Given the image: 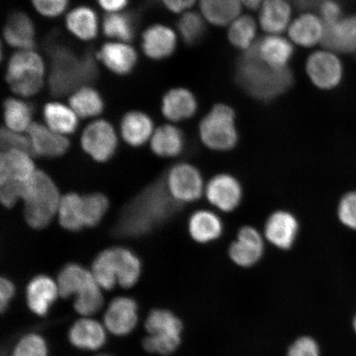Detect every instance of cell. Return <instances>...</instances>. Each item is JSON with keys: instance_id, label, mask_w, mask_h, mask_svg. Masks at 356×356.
Wrapping results in <instances>:
<instances>
[{"instance_id": "cell-1", "label": "cell", "mask_w": 356, "mask_h": 356, "mask_svg": "<svg viewBox=\"0 0 356 356\" xmlns=\"http://www.w3.org/2000/svg\"><path fill=\"white\" fill-rule=\"evenodd\" d=\"M181 206L169 193L165 177H160L124 207L113 234L120 238L143 237L170 220Z\"/></svg>"}, {"instance_id": "cell-2", "label": "cell", "mask_w": 356, "mask_h": 356, "mask_svg": "<svg viewBox=\"0 0 356 356\" xmlns=\"http://www.w3.org/2000/svg\"><path fill=\"white\" fill-rule=\"evenodd\" d=\"M237 80L249 95L258 100L270 101L286 92L293 78L286 67L277 69L267 65L261 59L256 42L238 60Z\"/></svg>"}, {"instance_id": "cell-3", "label": "cell", "mask_w": 356, "mask_h": 356, "mask_svg": "<svg viewBox=\"0 0 356 356\" xmlns=\"http://www.w3.org/2000/svg\"><path fill=\"white\" fill-rule=\"evenodd\" d=\"M51 69L49 75V89L52 96L63 97L92 83L99 70L90 54L78 57L70 48L52 46L49 51Z\"/></svg>"}, {"instance_id": "cell-4", "label": "cell", "mask_w": 356, "mask_h": 356, "mask_svg": "<svg viewBox=\"0 0 356 356\" xmlns=\"http://www.w3.org/2000/svg\"><path fill=\"white\" fill-rule=\"evenodd\" d=\"M22 200L26 224L34 229H42L51 224L59 211L61 197L51 177L37 170L26 182Z\"/></svg>"}, {"instance_id": "cell-5", "label": "cell", "mask_w": 356, "mask_h": 356, "mask_svg": "<svg viewBox=\"0 0 356 356\" xmlns=\"http://www.w3.org/2000/svg\"><path fill=\"white\" fill-rule=\"evenodd\" d=\"M44 77L42 58L33 50L20 51L8 61L6 81L16 95L33 97L41 90Z\"/></svg>"}, {"instance_id": "cell-6", "label": "cell", "mask_w": 356, "mask_h": 356, "mask_svg": "<svg viewBox=\"0 0 356 356\" xmlns=\"http://www.w3.org/2000/svg\"><path fill=\"white\" fill-rule=\"evenodd\" d=\"M234 111L228 105L213 106L199 126L200 140L207 148L215 151H229L238 140Z\"/></svg>"}, {"instance_id": "cell-7", "label": "cell", "mask_w": 356, "mask_h": 356, "mask_svg": "<svg viewBox=\"0 0 356 356\" xmlns=\"http://www.w3.org/2000/svg\"><path fill=\"white\" fill-rule=\"evenodd\" d=\"M145 327L151 335L143 344L149 353L170 355L181 344L182 323L171 312L156 309L151 312Z\"/></svg>"}, {"instance_id": "cell-8", "label": "cell", "mask_w": 356, "mask_h": 356, "mask_svg": "<svg viewBox=\"0 0 356 356\" xmlns=\"http://www.w3.org/2000/svg\"><path fill=\"white\" fill-rule=\"evenodd\" d=\"M169 193L181 204L197 202L204 193L203 177L197 168L186 163H177L165 175Z\"/></svg>"}, {"instance_id": "cell-9", "label": "cell", "mask_w": 356, "mask_h": 356, "mask_svg": "<svg viewBox=\"0 0 356 356\" xmlns=\"http://www.w3.org/2000/svg\"><path fill=\"white\" fill-rule=\"evenodd\" d=\"M81 145L92 159L105 163L113 157L118 148V136L114 128L105 120H97L84 129Z\"/></svg>"}, {"instance_id": "cell-10", "label": "cell", "mask_w": 356, "mask_h": 356, "mask_svg": "<svg viewBox=\"0 0 356 356\" xmlns=\"http://www.w3.org/2000/svg\"><path fill=\"white\" fill-rule=\"evenodd\" d=\"M204 194L208 202L218 210L232 212L242 202L243 188L237 178L228 173H220L207 182Z\"/></svg>"}, {"instance_id": "cell-11", "label": "cell", "mask_w": 356, "mask_h": 356, "mask_svg": "<svg viewBox=\"0 0 356 356\" xmlns=\"http://www.w3.org/2000/svg\"><path fill=\"white\" fill-rule=\"evenodd\" d=\"M264 251V240L259 231L252 226H244L238 230L237 239L231 243L229 255L234 264L248 268L261 259Z\"/></svg>"}, {"instance_id": "cell-12", "label": "cell", "mask_w": 356, "mask_h": 356, "mask_svg": "<svg viewBox=\"0 0 356 356\" xmlns=\"http://www.w3.org/2000/svg\"><path fill=\"white\" fill-rule=\"evenodd\" d=\"M300 224L292 213L286 211H275L266 220L265 237L273 246L282 250H289L296 241Z\"/></svg>"}, {"instance_id": "cell-13", "label": "cell", "mask_w": 356, "mask_h": 356, "mask_svg": "<svg viewBox=\"0 0 356 356\" xmlns=\"http://www.w3.org/2000/svg\"><path fill=\"white\" fill-rule=\"evenodd\" d=\"M26 133L32 145L33 154L39 157H60L70 149V142L65 136L41 123L33 122Z\"/></svg>"}, {"instance_id": "cell-14", "label": "cell", "mask_w": 356, "mask_h": 356, "mask_svg": "<svg viewBox=\"0 0 356 356\" xmlns=\"http://www.w3.org/2000/svg\"><path fill=\"white\" fill-rule=\"evenodd\" d=\"M307 71L312 82L322 89L336 87L342 77L341 61L330 52H315L309 57Z\"/></svg>"}, {"instance_id": "cell-15", "label": "cell", "mask_w": 356, "mask_h": 356, "mask_svg": "<svg viewBox=\"0 0 356 356\" xmlns=\"http://www.w3.org/2000/svg\"><path fill=\"white\" fill-rule=\"evenodd\" d=\"M32 154L21 150L2 151L0 154V184L7 180L26 182L37 172Z\"/></svg>"}, {"instance_id": "cell-16", "label": "cell", "mask_w": 356, "mask_h": 356, "mask_svg": "<svg viewBox=\"0 0 356 356\" xmlns=\"http://www.w3.org/2000/svg\"><path fill=\"white\" fill-rule=\"evenodd\" d=\"M137 305L130 298H118L111 302L105 315L106 327L118 336L131 332L137 323Z\"/></svg>"}, {"instance_id": "cell-17", "label": "cell", "mask_w": 356, "mask_h": 356, "mask_svg": "<svg viewBox=\"0 0 356 356\" xmlns=\"http://www.w3.org/2000/svg\"><path fill=\"white\" fill-rule=\"evenodd\" d=\"M176 47V35L166 26H151L143 33L142 48L145 54L150 59H164L175 52Z\"/></svg>"}, {"instance_id": "cell-18", "label": "cell", "mask_w": 356, "mask_h": 356, "mask_svg": "<svg viewBox=\"0 0 356 356\" xmlns=\"http://www.w3.org/2000/svg\"><path fill=\"white\" fill-rule=\"evenodd\" d=\"M197 106L193 92L186 88H173L163 97L162 113L169 121L181 122L193 117Z\"/></svg>"}, {"instance_id": "cell-19", "label": "cell", "mask_w": 356, "mask_h": 356, "mask_svg": "<svg viewBox=\"0 0 356 356\" xmlns=\"http://www.w3.org/2000/svg\"><path fill=\"white\" fill-rule=\"evenodd\" d=\"M3 37L10 46L21 51L33 50L35 47L33 22L24 13H13L8 17Z\"/></svg>"}, {"instance_id": "cell-20", "label": "cell", "mask_w": 356, "mask_h": 356, "mask_svg": "<svg viewBox=\"0 0 356 356\" xmlns=\"http://www.w3.org/2000/svg\"><path fill=\"white\" fill-rule=\"evenodd\" d=\"M323 42L332 50L356 54V16L326 25Z\"/></svg>"}, {"instance_id": "cell-21", "label": "cell", "mask_w": 356, "mask_h": 356, "mask_svg": "<svg viewBox=\"0 0 356 356\" xmlns=\"http://www.w3.org/2000/svg\"><path fill=\"white\" fill-rule=\"evenodd\" d=\"M97 56L111 72L119 75L131 73L137 62L135 49L124 43H106Z\"/></svg>"}, {"instance_id": "cell-22", "label": "cell", "mask_w": 356, "mask_h": 356, "mask_svg": "<svg viewBox=\"0 0 356 356\" xmlns=\"http://www.w3.org/2000/svg\"><path fill=\"white\" fill-rule=\"evenodd\" d=\"M188 231L195 242L206 244L216 241L224 231V225L219 216L207 210H200L191 215Z\"/></svg>"}, {"instance_id": "cell-23", "label": "cell", "mask_w": 356, "mask_h": 356, "mask_svg": "<svg viewBox=\"0 0 356 356\" xmlns=\"http://www.w3.org/2000/svg\"><path fill=\"white\" fill-rule=\"evenodd\" d=\"M121 132L128 145L139 147L153 136L154 123L148 115L141 111H130L122 120Z\"/></svg>"}, {"instance_id": "cell-24", "label": "cell", "mask_w": 356, "mask_h": 356, "mask_svg": "<svg viewBox=\"0 0 356 356\" xmlns=\"http://www.w3.org/2000/svg\"><path fill=\"white\" fill-rule=\"evenodd\" d=\"M184 146V133L172 124L159 127L151 138V149L159 157H177L182 153Z\"/></svg>"}, {"instance_id": "cell-25", "label": "cell", "mask_w": 356, "mask_h": 356, "mask_svg": "<svg viewBox=\"0 0 356 356\" xmlns=\"http://www.w3.org/2000/svg\"><path fill=\"white\" fill-rule=\"evenodd\" d=\"M56 286L53 280L44 275H39L30 282L26 291V300L31 310L40 316L47 314L56 299Z\"/></svg>"}, {"instance_id": "cell-26", "label": "cell", "mask_w": 356, "mask_h": 356, "mask_svg": "<svg viewBox=\"0 0 356 356\" xmlns=\"http://www.w3.org/2000/svg\"><path fill=\"white\" fill-rule=\"evenodd\" d=\"M115 275L121 286L129 288L139 279L141 264L139 258L124 248H111Z\"/></svg>"}, {"instance_id": "cell-27", "label": "cell", "mask_w": 356, "mask_h": 356, "mask_svg": "<svg viewBox=\"0 0 356 356\" xmlns=\"http://www.w3.org/2000/svg\"><path fill=\"white\" fill-rule=\"evenodd\" d=\"M43 115L47 126L60 135H70L77 130V114L60 102H50L44 105Z\"/></svg>"}, {"instance_id": "cell-28", "label": "cell", "mask_w": 356, "mask_h": 356, "mask_svg": "<svg viewBox=\"0 0 356 356\" xmlns=\"http://www.w3.org/2000/svg\"><path fill=\"white\" fill-rule=\"evenodd\" d=\"M71 343L84 350H97L105 343L104 328L92 320L83 319L75 323L70 332Z\"/></svg>"}, {"instance_id": "cell-29", "label": "cell", "mask_w": 356, "mask_h": 356, "mask_svg": "<svg viewBox=\"0 0 356 356\" xmlns=\"http://www.w3.org/2000/svg\"><path fill=\"white\" fill-rule=\"evenodd\" d=\"M258 51L262 60L274 68H286L293 53L291 44L287 40L275 35L258 42Z\"/></svg>"}, {"instance_id": "cell-30", "label": "cell", "mask_w": 356, "mask_h": 356, "mask_svg": "<svg viewBox=\"0 0 356 356\" xmlns=\"http://www.w3.org/2000/svg\"><path fill=\"white\" fill-rule=\"evenodd\" d=\"M66 26L75 37L89 41L96 38L99 22L96 13L88 7L74 8L66 17Z\"/></svg>"}, {"instance_id": "cell-31", "label": "cell", "mask_w": 356, "mask_h": 356, "mask_svg": "<svg viewBox=\"0 0 356 356\" xmlns=\"http://www.w3.org/2000/svg\"><path fill=\"white\" fill-rule=\"evenodd\" d=\"M60 225L66 230L77 232L84 225L83 195L70 193L61 197L59 211Z\"/></svg>"}, {"instance_id": "cell-32", "label": "cell", "mask_w": 356, "mask_h": 356, "mask_svg": "<svg viewBox=\"0 0 356 356\" xmlns=\"http://www.w3.org/2000/svg\"><path fill=\"white\" fill-rule=\"evenodd\" d=\"M325 26L318 17L305 15L293 22L289 29V35L293 42L304 47L314 46L323 40Z\"/></svg>"}, {"instance_id": "cell-33", "label": "cell", "mask_w": 356, "mask_h": 356, "mask_svg": "<svg viewBox=\"0 0 356 356\" xmlns=\"http://www.w3.org/2000/svg\"><path fill=\"white\" fill-rule=\"evenodd\" d=\"M291 10L284 0H266L261 13L262 29L270 33H280L286 29Z\"/></svg>"}, {"instance_id": "cell-34", "label": "cell", "mask_w": 356, "mask_h": 356, "mask_svg": "<svg viewBox=\"0 0 356 356\" xmlns=\"http://www.w3.org/2000/svg\"><path fill=\"white\" fill-rule=\"evenodd\" d=\"M95 282V277L83 266L78 264L67 265L59 275L60 296L69 298L72 293L81 292Z\"/></svg>"}, {"instance_id": "cell-35", "label": "cell", "mask_w": 356, "mask_h": 356, "mask_svg": "<svg viewBox=\"0 0 356 356\" xmlns=\"http://www.w3.org/2000/svg\"><path fill=\"white\" fill-rule=\"evenodd\" d=\"M70 108L79 118H95L104 111V104L99 92L95 88L84 86L75 91L70 99Z\"/></svg>"}, {"instance_id": "cell-36", "label": "cell", "mask_w": 356, "mask_h": 356, "mask_svg": "<svg viewBox=\"0 0 356 356\" xmlns=\"http://www.w3.org/2000/svg\"><path fill=\"white\" fill-rule=\"evenodd\" d=\"M33 108L28 102L20 99H8L3 104V119L10 130L24 132L33 122Z\"/></svg>"}, {"instance_id": "cell-37", "label": "cell", "mask_w": 356, "mask_h": 356, "mask_svg": "<svg viewBox=\"0 0 356 356\" xmlns=\"http://www.w3.org/2000/svg\"><path fill=\"white\" fill-rule=\"evenodd\" d=\"M240 0H200V8L207 19L217 26L233 21L241 11Z\"/></svg>"}, {"instance_id": "cell-38", "label": "cell", "mask_w": 356, "mask_h": 356, "mask_svg": "<svg viewBox=\"0 0 356 356\" xmlns=\"http://www.w3.org/2000/svg\"><path fill=\"white\" fill-rule=\"evenodd\" d=\"M102 29L106 37L130 42L135 37V21L128 13H111L104 17Z\"/></svg>"}, {"instance_id": "cell-39", "label": "cell", "mask_w": 356, "mask_h": 356, "mask_svg": "<svg viewBox=\"0 0 356 356\" xmlns=\"http://www.w3.org/2000/svg\"><path fill=\"white\" fill-rule=\"evenodd\" d=\"M109 207V200L105 195L95 193L83 195L84 225L97 226L104 219Z\"/></svg>"}, {"instance_id": "cell-40", "label": "cell", "mask_w": 356, "mask_h": 356, "mask_svg": "<svg viewBox=\"0 0 356 356\" xmlns=\"http://www.w3.org/2000/svg\"><path fill=\"white\" fill-rule=\"evenodd\" d=\"M257 26L250 16H243L236 20L229 32V38L234 47L249 49L256 35Z\"/></svg>"}, {"instance_id": "cell-41", "label": "cell", "mask_w": 356, "mask_h": 356, "mask_svg": "<svg viewBox=\"0 0 356 356\" xmlns=\"http://www.w3.org/2000/svg\"><path fill=\"white\" fill-rule=\"evenodd\" d=\"M182 40L189 46L197 44L206 33V25L197 13H188L181 17L177 24Z\"/></svg>"}, {"instance_id": "cell-42", "label": "cell", "mask_w": 356, "mask_h": 356, "mask_svg": "<svg viewBox=\"0 0 356 356\" xmlns=\"http://www.w3.org/2000/svg\"><path fill=\"white\" fill-rule=\"evenodd\" d=\"M92 273L96 282L102 287L106 289L114 287L118 278L113 269L110 248L106 249L97 257L93 262Z\"/></svg>"}, {"instance_id": "cell-43", "label": "cell", "mask_w": 356, "mask_h": 356, "mask_svg": "<svg viewBox=\"0 0 356 356\" xmlns=\"http://www.w3.org/2000/svg\"><path fill=\"white\" fill-rule=\"evenodd\" d=\"M102 305V293L95 282L78 293L74 308L79 314L90 315L96 313L101 308Z\"/></svg>"}, {"instance_id": "cell-44", "label": "cell", "mask_w": 356, "mask_h": 356, "mask_svg": "<svg viewBox=\"0 0 356 356\" xmlns=\"http://www.w3.org/2000/svg\"><path fill=\"white\" fill-rule=\"evenodd\" d=\"M0 146L2 151L21 150L33 154L32 145L28 135L2 127L0 131Z\"/></svg>"}, {"instance_id": "cell-45", "label": "cell", "mask_w": 356, "mask_h": 356, "mask_svg": "<svg viewBox=\"0 0 356 356\" xmlns=\"http://www.w3.org/2000/svg\"><path fill=\"white\" fill-rule=\"evenodd\" d=\"M46 342L40 336L31 334L20 341L13 356H47Z\"/></svg>"}, {"instance_id": "cell-46", "label": "cell", "mask_w": 356, "mask_h": 356, "mask_svg": "<svg viewBox=\"0 0 356 356\" xmlns=\"http://www.w3.org/2000/svg\"><path fill=\"white\" fill-rule=\"evenodd\" d=\"M26 182L7 180L0 184V200L3 207L12 208L22 200Z\"/></svg>"}, {"instance_id": "cell-47", "label": "cell", "mask_w": 356, "mask_h": 356, "mask_svg": "<svg viewBox=\"0 0 356 356\" xmlns=\"http://www.w3.org/2000/svg\"><path fill=\"white\" fill-rule=\"evenodd\" d=\"M338 216L342 224L356 229V191L346 194L338 207Z\"/></svg>"}, {"instance_id": "cell-48", "label": "cell", "mask_w": 356, "mask_h": 356, "mask_svg": "<svg viewBox=\"0 0 356 356\" xmlns=\"http://www.w3.org/2000/svg\"><path fill=\"white\" fill-rule=\"evenodd\" d=\"M287 356H320L318 344L312 337H300L289 346Z\"/></svg>"}, {"instance_id": "cell-49", "label": "cell", "mask_w": 356, "mask_h": 356, "mask_svg": "<svg viewBox=\"0 0 356 356\" xmlns=\"http://www.w3.org/2000/svg\"><path fill=\"white\" fill-rule=\"evenodd\" d=\"M35 10L42 15L54 17L61 15L68 6L69 0H32Z\"/></svg>"}, {"instance_id": "cell-50", "label": "cell", "mask_w": 356, "mask_h": 356, "mask_svg": "<svg viewBox=\"0 0 356 356\" xmlns=\"http://www.w3.org/2000/svg\"><path fill=\"white\" fill-rule=\"evenodd\" d=\"M320 11H321L323 19L326 25L333 24L339 21L341 13V8L333 0H325L321 4V7H320Z\"/></svg>"}, {"instance_id": "cell-51", "label": "cell", "mask_w": 356, "mask_h": 356, "mask_svg": "<svg viewBox=\"0 0 356 356\" xmlns=\"http://www.w3.org/2000/svg\"><path fill=\"white\" fill-rule=\"evenodd\" d=\"M0 293H1V311L3 312L7 308L8 302L12 299L15 295V287L10 280L2 278L0 282Z\"/></svg>"}, {"instance_id": "cell-52", "label": "cell", "mask_w": 356, "mask_h": 356, "mask_svg": "<svg viewBox=\"0 0 356 356\" xmlns=\"http://www.w3.org/2000/svg\"><path fill=\"white\" fill-rule=\"evenodd\" d=\"M195 0H162L163 3L173 13H181L193 6Z\"/></svg>"}, {"instance_id": "cell-53", "label": "cell", "mask_w": 356, "mask_h": 356, "mask_svg": "<svg viewBox=\"0 0 356 356\" xmlns=\"http://www.w3.org/2000/svg\"><path fill=\"white\" fill-rule=\"evenodd\" d=\"M100 6L106 11L115 13L127 6L128 0H97Z\"/></svg>"}, {"instance_id": "cell-54", "label": "cell", "mask_w": 356, "mask_h": 356, "mask_svg": "<svg viewBox=\"0 0 356 356\" xmlns=\"http://www.w3.org/2000/svg\"><path fill=\"white\" fill-rule=\"evenodd\" d=\"M241 1L247 7L253 8V10H255V8L259 7L260 3H261L262 0H241Z\"/></svg>"}, {"instance_id": "cell-55", "label": "cell", "mask_w": 356, "mask_h": 356, "mask_svg": "<svg viewBox=\"0 0 356 356\" xmlns=\"http://www.w3.org/2000/svg\"><path fill=\"white\" fill-rule=\"evenodd\" d=\"M353 326H354L355 332H356V316L354 319Z\"/></svg>"}, {"instance_id": "cell-56", "label": "cell", "mask_w": 356, "mask_h": 356, "mask_svg": "<svg viewBox=\"0 0 356 356\" xmlns=\"http://www.w3.org/2000/svg\"><path fill=\"white\" fill-rule=\"evenodd\" d=\"M97 356H111V355H97Z\"/></svg>"}]
</instances>
